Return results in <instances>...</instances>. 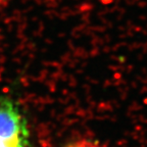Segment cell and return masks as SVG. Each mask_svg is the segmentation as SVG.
Segmentation results:
<instances>
[{"instance_id":"1","label":"cell","mask_w":147,"mask_h":147,"mask_svg":"<svg viewBox=\"0 0 147 147\" xmlns=\"http://www.w3.org/2000/svg\"><path fill=\"white\" fill-rule=\"evenodd\" d=\"M27 119L16 102L0 96V147H30Z\"/></svg>"},{"instance_id":"2","label":"cell","mask_w":147,"mask_h":147,"mask_svg":"<svg viewBox=\"0 0 147 147\" xmlns=\"http://www.w3.org/2000/svg\"><path fill=\"white\" fill-rule=\"evenodd\" d=\"M62 147H101L97 141L87 139V138H81L77 140H73L71 142H67Z\"/></svg>"}]
</instances>
